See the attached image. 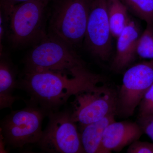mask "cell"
<instances>
[{
  "mask_svg": "<svg viewBox=\"0 0 153 153\" xmlns=\"http://www.w3.org/2000/svg\"><path fill=\"white\" fill-rule=\"evenodd\" d=\"M102 81L100 75L71 77L48 71H24L18 79V88L25 91L30 101L49 113L59 110L72 96L95 88Z\"/></svg>",
  "mask_w": 153,
  "mask_h": 153,
  "instance_id": "1",
  "label": "cell"
},
{
  "mask_svg": "<svg viewBox=\"0 0 153 153\" xmlns=\"http://www.w3.org/2000/svg\"><path fill=\"white\" fill-rule=\"evenodd\" d=\"M24 61V71H48L71 77L92 74L73 47L49 33L35 44Z\"/></svg>",
  "mask_w": 153,
  "mask_h": 153,
  "instance_id": "2",
  "label": "cell"
},
{
  "mask_svg": "<svg viewBox=\"0 0 153 153\" xmlns=\"http://www.w3.org/2000/svg\"><path fill=\"white\" fill-rule=\"evenodd\" d=\"M90 0H49L48 33L73 47L85 37Z\"/></svg>",
  "mask_w": 153,
  "mask_h": 153,
  "instance_id": "3",
  "label": "cell"
},
{
  "mask_svg": "<svg viewBox=\"0 0 153 153\" xmlns=\"http://www.w3.org/2000/svg\"><path fill=\"white\" fill-rule=\"evenodd\" d=\"M22 109L11 111L1 123L3 142L11 149H22L39 142L43 131L42 123L47 113L30 101Z\"/></svg>",
  "mask_w": 153,
  "mask_h": 153,
  "instance_id": "4",
  "label": "cell"
},
{
  "mask_svg": "<svg viewBox=\"0 0 153 153\" xmlns=\"http://www.w3.org/2000/svg\"><path fill=\"white\" fill-rule=\"evenodd\" d=\"M49 0H30L15 6L9 16L10 40L15 47L36 44L46 36Z\"/></svg>",
  "mask_w": 153,
  "mask_h": 153,
  "instance_id": "5",
  "label": "cell"
},
{
  "mask_svg": "<svg viewBox=\"0 0 153 153\" xmlns=\"http://www.w3.org/2000/svg\"><path fill=\"white\" fill-rule=\"evenodd\" d=\"M71 111L49 113V121L37 143L42 151L50 153H85Z\"/></svg>",
  "mask_w": 153,
  "mask_h": 153,
  "instance_id": "6",
  "label": "cell"
},
{
  "mask_svg": "<svg viewBox=\"0 0 153 153\" xmlns=\"http://www.w3.org/2000/svg\"><path fill=\"white\" fill-rule=\"evenodd\" d=\"M153 84V60L137 63L124 73L117 97L116 114L131 116L147 91Z\"/></svg>",
  "mask_w": 153,
  "mask_h": 153,
  "instance_id": "7",
  "label": "cell"
},
{
  "mask_svg": "<svg viewBox=\"0 0 153 153\" xmlns=\"http://www.w3.org/2000/svg\"><path fill=\"white\" fill-rule=\"evenodd\" d=\"M71 119L84 126L116 114L117 94L105 86L82 91L74 95Z\"/></svg>",
  "mask_w": 153,
  "mask_h": 153,
  "instance_id": "8",
  "label": "cell"
},
{
  "mask_svg": "<svg viewBox=\"0 0 153 153\" xmlns=\"http://www.w3.org/2000/svg\"><path fill=\"white\" fill-rule=\"evenodd\" d=\"M112 36L107 12V0H90L89 15L84 37L88 50L102 61L109 59Z\"/></svg>",
  "mask_w": 153,
  "mask_h": 153,
  "instance_id": "9",
  "label": "cell"
},
{
  "mask_svg": "<svg viewBox=\"0 0 153 153\" xmlns=\"http://www.w3.org/2000/svg\"><path fill=\"white\" fill-rule=\"evenodd\" d=\"M144 134L139 124L132 122H113L105 131L103 153L120 152L127 146L139 140Z\"/></svg>",
  "mask_w": 153,
  "mask_h": 153,
  "instance_id": "10",
  "label": "cell"
},
{
  "mask_svg": "<svg viewBox=\"0 0 153 153\" xmlns=\"http://www.w3.org/2000/svg\"><path fill=\"white\" fill-rule=\"evenodd\" d=\"M140 30L137 24L130 18L128 23L117 38L116 51L111 64L113 71L119 72L131 65L137 55Z\"/></svg>",
  "mask_w": 153,
  "mask_h": 153,
  "instance_id": "11",
  "label": "cell"
},
{
  "mask_svg": "<svg viewBox=\"0 0 153 153\" xmlns=\"http://www.w3.org/2000/svg\"><path fill=\"white\" fill-rule=\"evenodd\" d=\"M17 72L13 63L5 55H1L0 61V108H12L19 97L13 95L18 86Z\"/></svg>",
  "mask_w": 153,
  "mask_h": 153,
  "instance_id": "12",
  "label": "cell"
},
{
  "mask_svg": "<svg viewBox=\"0 0 153 153\" xmlns=\"http://www.w3.org/2000/svg\"><path fill=\"white\" fill-rule=\"evenodd\" d=\"M116 113L107 116L100 120L82 126L81 135L82 146L87 153H103L102 140L105 131L115 121Z\"/></svg>",
  "mask_w": 153,
  "mask_h": 153,
  "instance_id": "13",
  "label": "cell"
},
{
  "mask_svg": "<svg viewBox=\"0 0 153 153\" xmlns=\"http://www.w3.org/2000/svg\"><path fill=\"white\" fill-rule=\"evenodd\" d=\"M128 9L120 0H107V12L112 37L117 38L126 27L130 18Z\"/></svg>",
  "mask_w": 153,
  "mask_h": 153,
  "instance_id": "14",
  "label": "cell"
},
{
  "mask_svg": "<svg viewBox=\"0 0 153 153\" xmlns=\"http://www.w3.org/2000/svg\"><path fill=\"white\" fill-rule=\"evenodd\" d=\"M134 15L153 25V0H120Z\"/></svg>",
  "mask_w": 153,
  "mask_h": 153,
  "instance_id": "15",
  "label": "cell"
},
{
  "mask_svg": "<svg viewBox=\"0 0 153 153\" xmlns=\"http://www.w3.org/2000/svg\"><path fill=\"white\" fill-rule=\"evenodd\" d=\"M137 55L141 58L153 60V25L147 24L141 33L137 47Z\"/></svg>",
  "mask_w": 153,
  "mask_h": 153,
  "instance_id": "16",
  "label": "cell"
},
{
  "mask_svg": "<svg viewBox=\"0 0 153 153\" xmlns=\"http://www.w3.org/2000/svg\"><path fill=\"white\" fill-rule=\"evenodd\" d=\"M139 118L153 115V84L147 91L140 102Z\"/></svg>",
  "mask_w": 153,
  "mask_h": 153,
  "instance_id": "17",
  "label": "cell"
},
{
  "mask_svg": "<svg viewBox=\"0 0 153 153\" xmlns=\"http://www.w3.org/2000/svg\"><path fill=\"white\" fill-rule=\"evenodd\" d=\"M127 153H153V143L138 140L129 146Z\"/></svg>",
  "mask_w": 153,
  "mask_h": 153,
  "instance_id": "18",
  "label": "cell"
},
{
  "mask_svg": "<svg viewBox=\"0 0 153 153\" xmlns=\"http://www.w3.org/2000/svg\"><path fill=\"white\" fill-rule=\"evenodd\" d=\"M29 1L30 0H0L1 8L2 10L1 12L8 21L10 14L15 6Z\"/></svg>",
  "mask_w": 153,
  "mask_h": 153,
  "instance_id": "19",
  "label": "cell"
},
{
  "mask_svg": "<svg viewBox=\"0 0 153 153\" xmlns=\"http://www.w3.org/2000/svg\"><path fill=\"white\" fill-rule=\"evenodd\" d=\"M138 123L144 134H146L153 141V115L142 118H139Z\"/></svg>",
  "mask_w": 153,
  "mask_h": 153,
  "instance_id": "20",
  "label": "cell"
}]
</instances>
